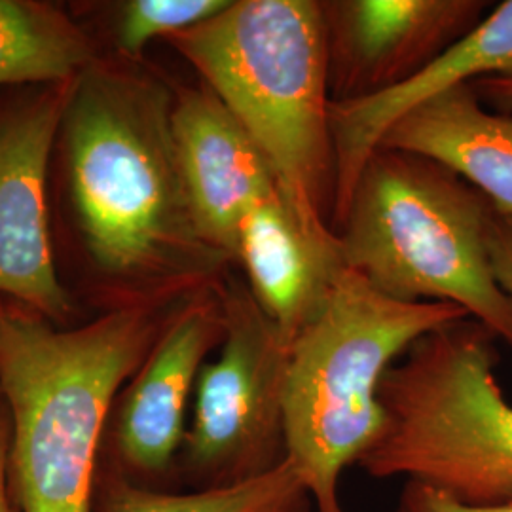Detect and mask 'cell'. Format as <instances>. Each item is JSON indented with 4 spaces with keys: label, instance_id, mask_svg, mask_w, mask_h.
<instances>
[{
    "label": "cell",
    "instance_id": "3957f363",
    "mask_svg": "<svg viewBox=\"0 0 512 512\" xmlns=\"http://www.w3.org/2000/svg\"><path fill=\"white\" fill-rule=\"evenodd\" d=\"M251 135L315 249L338 258L329 48L317 0H232L169 38Z\"/></svg>",
    "mask_w": 512,
    "mask_h": 512
},
{
    "label": "cell",
    "instance_id": "e0dca14e",
    "mask_svg": "<svg viewBox=\"0 0 512 512\" xmlns=\"http://www.w3.org/2000/svg\"><path fill=\"white\" fill-rule=\"evenodd\" d=\"M232 0H128L116 8L112 35L122 57L139 61L156 38H173L219 16Z\"/></svg>",
    "mask_w": 512,
    "mask_h": 512
},
{
    "label": "cell",
    "instance_id": "ac0fdd59",
    "mask_svg": "<svg viewBox=\"0 0 512 512\" xmlns=\"http://www.w3.org/2000/svg\"><path fill=\"white\" fill-rule=\"evenodd\" d=\"M391 512H512V499L497 505H469L427 484L406 480Z\"/></svg>",
    "mask_w": 512,
    "mask_h": 512
},
{
    "label": "cell",
    "instance_id": "8992f818",
    "mask_svg": "<svg viewBox=\"0 0 512 512\" xmlns=\"http://www.w3.org/2000/svg\"><path fill=\"white\" fill-rule=\"evenodd\" d=\"M495 340L469 317L414 342L385 372L384 427L357 467L469 505L512 499V404L495 376Z\"/></svg>",
    "mask_w": 512,
    "mask_h": 512
},
{
    "label": "cell",
    "instance_id": "277c9868",
    "mask_svg": "<svg viewBox=\"0 0 512 512\" xmlns=\"http://www.w3.org/2000/svg\"><path fill=\"white\" fill-rule=\"evenodd\" d=\"M469 319L446 302H403L340 266L291 338L285 380L287 459L315 512H346L340 476L384 427L380 385L421 336Z\"/></svg>",
    "mask_w": 512,
    "mask_h": 512
},
{
    "label": "cell",
    "instance_id": "ffe728a7",
    "mask_svg": "<svg viewBox=\"0 0 512 512\" xmlns=\"http://www.w3.org/2000/svg\"><path fill=\"white\" fill-rule=\"evenodd\" d=\"M10 439H12V423L10 412L0 395V512H19L12 476H10Z\"/></svg>",
    "mask_w": 512,
    "mask_h": 512
},
{
    "label": "cell",
    "instance_id": "6da1fadb",
    "mask_svg": "<svg viewBox=\"0 0 512 512\" xmlns=\"http://www.w3.org/2000/svg\"><path fill=\"white\" fill-rule=\"evenodd\" d=\"M175 86L139 61L73 80L61 143L74 226L116 308H169L219 287L230 258L203 239L177 162ZM114 310V308H112Z\"/></svg>",
    "mask_w": 512,
    "mask_h": 512
},
{
    "label": "cell",
    "instance_id": "52a82bcc",
    "mask_svg": "<svg viewBox=\"0 0 512 512\" xmlns=\"http://www.w3.org/2000/svg\"><path fill=\"white\" fill-rule=\"evenodd\" d=\"M226 330L203 365L179 454V488L219 490L287 461L285 380L291 338L260 310L245 281L220 287Z\"/></svg>",
    "mask_w": 512,
    "mask_h": 512
},
{
    "label": "cell",
    "instance_id": "7a4b0ae2",
    "mask_svg": "<svg viewBox=\"0 0 512 512\" xmlns=\"http://www.w3.org/2000/svg\"><path fill=\"white\" fill-rule=\"evenodd\" d=\"M181 304L110 308L67 329L0 302V395L19 512H93L112 406Z\"/></svg>",
    "mask_w": 512,
    "mask_h": 512
},
{
    "label": "cell",
    "instance_id": "d6986e66",
    "mask_svg": "<svg viewBox=\"0 0 512 512\" xmlns=\"http://www.w3.org/2000/svg\"><path fill=\"white\" fill-rule=\"evenodd\" d=\"M486 245L495 281L512 302V213L492 207Z\"/></svg>",
    "mask_w": 512,
    "mask_h": 512
},
{
    "label": "cell",
    "instance_id": "44dd1931",
    "mask_svg": "<svg viewBox=\"0 0 512 512\" xmlns=\"http://www.w3.org/2000/svg\"><path fill=\"white\" fill-rule=\"evenodd\" d=\"M480 97H490L499 103L512 105V78H484L473 84Z\"/></svg>",
    "mask_w": 512,
    "mask_h": 512
},
{
    "label": "cell",
    "instance_id": "ba28073f",
    "mask_svg": "<svg viewBox=\"0 0 512 512\" xmlns=\"http://www.w3.org/2000/svg\"><path fill=\"white\" fill-rule=\"evenodd\" d=\"M222 283L173 311L145 361L122 387L110 412L99 471L148 490L181 492L186 410L203 365L220 348L226 330Z\"/></svg>",
    "mask_w": 512,
    "mask_h": 512
},
{
    "label": "cell",
    "instance_id": "2e32d148",
    "mask_svg": "<svg viewBox=\"0 0 512 512\" xmlns=\"http://www.w3.org/2000/svg\"><path fill=\"white\" fill-rule=\"evenodd\" d=\"M310 492L287 459L270 475L219 490L158 492L99 471L93 512H310Z\"/></svg>",
    "mask_w": 512,
    "mask_h": 512
},
{
    "label": "cell",
    "instance_id": "8fae6325",
    "mask_svg": "<svg viewBox=\"0 0 512 512\" xmlns=\"http://www.w3.org/2000/svg\"><path fill=\"white\" fill-rule=\"evenodd\" d=\"M171 128L192 215L203 239L238 262L239 224L277 190L251 135L205 84L175 88Z\"/></svg>",
    "mask_w": 512,
    "mask_h": 512
},
{
    "label": "cell",
    "instance_id": "9a60e30c",
    "mask_svg": "<svg viewBox=\"0 0 512 512\" xmlns=\"http://www.w3.org/2000/svg\"><path fill=\"white\" fill-rule=\"evenodd\" d=\"M97 57L63 10L35 0H0V86L71 82Z\"/></svg>",
    "mask_w": 512,
    "mask_h": 512
},
{
    "label": "cell",
    "instance_id": "5bb4252c",
    "mask_svg": "<svg viewBox=\"0 0 512 512\" xmlns=\"http://www.w3.org/2000/svg\"><path fill=\"white\" fill-rule=\"evenodd\" d=\"M238 264L260 310L293 338L319 304L342 260L311 245L275 192L241 220Z\"/></svg>",
    "mask_w": 512,
    "mask_h": 512
},
{
    "label": "cell",
    "instance_id": "5b68a950",
    "mask_svg": "<svg viewBox=\"0 0 512 512\" xmlns=\"http://www.w3.org/2000/svg\"><path fill=\"white\" fill-rule=\"evenodd\" d=\"M492 203L429 158L378 148L336 224L344 266L403 302H446L512 348V302L488 256Z\"/></svg>",
    "mask_w": 512,
    "mask_h": 512
},
{
    "label": "cell",
    "instance_id": "7c38bea8",
    "mask_svg": "<svg viewBox=\"0 0 512 512\" xmlns=\"http://www.w3.org/2000/svg\"><path fill=\"white\" fill-rule=\"evenodd\" d=\"M484 78H512V0L501 2L488 18L480 19L467 35L401 84L357 99L332 101V224L342 219L355 184L389 129L440 93Z\"/></svg>",
    "mask_w": 512,
    "mask_h": 512
},
{
    "label": "cell",
    "instance_id": "4fadbf2b",
    "mask_svg": "<svg viewBox=\"0 0 512 512\" xmlns=\"http://www.w3.org/2000/svg\"><path fill=\"white\" fill-rule=\"evenodd\" d=\"M380 148L429 158L512 213V114L484 109L473 84L410 110L387 131Z\"/></svg>",
    "mask_w": 512,
    "mask_h": 512
},
{
    "label": "cell",
    "instance_id": "30bf717a",
    "mask_svg": "<svg viewBox=\"0 0 512 512\" xmlns=\"http://www.w3.org/2000/svg\"><path fill=\"white\" fill-rule=\"evenodd\" d=\"M332 101L384 92L421 71L480 21V0L321 2Z\"/></svg>",
    "mask_w": 512,
    "mask_h": 512
},
{
    "label": "cell",
    "instance_id": "9c48e42d",
    "mask_svg": "<svg viewBox=\"0 0 512 512\" xmlns=\"http://www.w3.org/2000/svg\"><path fill=\"white\" fill-rule=\"evenodd\" d=\"M71 86H42L0 109V294L57 325L73 300L55 270L46 179Z\"/></svg>",
    "mask_w": 512,
    "mask_h": 512
}]
</instances>
